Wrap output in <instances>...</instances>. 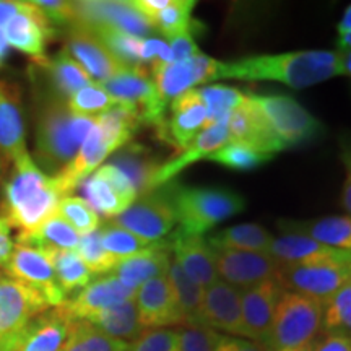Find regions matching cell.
Listing matches in <instances>:
<instances>
[{"instance_id": "cell-41", "label": "cell", "mask_w": 351, "mask_h": 351, "mask_svg": "<svg viewBox=\"0 0 351 351\" xmlns=\"http://www.w3.org/2000/svg\"><path fill=\"white\" fill-rule=\"evenodd\" d=\"M271 158L274 156L258 152L256 148L249 147V145L231 142L230 140L221 148H218L213 155H210L208 161H213V163L234 171H251L269 163Z\"/></svg>"}, {"instance_id": "cell-48", "label": "cell", "mask_w": 351, "mask_h": 351, "mask_svg": "<svg viewBox=\"0 0 351 351\" xmlns=\"http://www.w3.org/2000/svg\"><path fill=\"white\" fill-rule=\"evenodd\" d=\"M73 335L80 340L85 351H127L129 348L127 341L114 339L85 320H77L75 327H73Z\"/></svg>"}, {"instance_id": "cell-17", "label": "cell", "mask_w": 351, "mask_h": 351, "mask_svg": "<svg viewBox=\"0 0 351 351\" xmlns=\"http://www.w3.org/2000/svg\"><path fill=\"white\" fill-rule=\"evenodd\" d=\"M218 278L231 287L243 289L275 280L280 263L267 252L249 251H215Z\"/></svg>"}, {"instance_id": "cell-49", "label": "cell", "mask_w": 351, "mask_h": 351, "mask_svg": "<svg viewBox=\"0 0 351 351\" xmlns=\"http://www.w3.org/2000/svg\"><path fill=\"white\" fill-rule=\"evenodd\" d=\"M127 351H179L178 328H153L145 330L129 343Z\"/></svg>"}, {"instance_id": "cell-53", "label": "cell", "mask_w": 351, "mask_h": 351, "mask_svg": "<svg viewBox=\"0 0 351 351\" xmlns=\"http://www.w3.org/2000/svg\"><path fill=\"white\" fill-rule=\"evenodd\" d=\"M217 351H270L267 345L258 343L241 337H230L219 333V339L217 343Z\"/></svg>"}, {"instance_id": "cell-38", "label": "cell", "mask_w": 351, "mask_h": 351, "mask_svg": "<svg viewBox=\"0 0 351 351\" xmlns=\"http://www.w3.org/2000/svg\"><path fill=\"white\" fill-rule=\"evenodd\" d=\"M166 278H168L171 289H173L176 304L181 313L184 326H200V309L205 289L195 282H192L174 261L171 262Z\"/></svg>"}, {"instance_id": "cell-46", "label": "cell", "mask_w": 351, "mask_h": 351, "mask_svg": "<svg viewBox=\"0 0 351 351\" xmlns=\"http://www.w3.org/2000/svg\"><path fill=\"white\" fill-rule=\"evenodd\" d=\"M57 215L64 218L80 236L99 230V215L82 197H64L57 208Z\"/></svg>"}, {"instance_id": "cell-30", "label": "cell", "mask_w": 351, "mask_h": 351, "mask_svg": "<svg viewBox=\"0 0 351 351\" xmlns=\"http://www.w3.org/2000/svg\"><path fill=\"white\" fill-rule=\"evenodd\" d=\"M267 254L276 258L280 263H301L326 258H351V251L328 247L317 241L301 234L285 232L282 238L274 239Z\"/></svg>"}, {"instance_id": "cell-7", "label": "cell", "mask_w": 351, "mask_h": 351, "mask_svg": "<svg viewBox=\"0 0 351 351\" xmlns=\"http://www.w3.org/2000/svg\"><path fill=\"white\" fill-rule=\"evenodd\" d=\"M112 223L150 244L163 241L178 225L171 187L166 184L140 195L124 213L112 218Z\"/></svg>"}, {"instance_id": "cell-57", "label": "cell", "mask_w": 351, "mask_h": 351, "mask_svg": "<svg viewBox=\"0 0 351 351\" xmlns=\"http://www.w3.org/2000/svg\"><path fill=\"white\" fill-rule=\"evenodd\" d=\"M346 166H348V174H346L343 192H341V204L346 212L351 215V163H346Z\"/></svg>"}, {"instance_id": "cell-20", "label": "cell", "mask_w": 351, "mask_h": 351, "mask_svg": "<svg viewBox=\"0 0 351 351\" xmlns=\"http://www.w3.org/2000/svg\"><path fill=\"white\" fill-rule=\"evenodd\" d=\"M171 252L174 254L173 261L181 267L192 282L202 288L218 282L217 262H215V249L208 244L204 236L186 234L178 228L168 238Z\"/></svg>"}, {"instance_id": "cell-4", "label": "cell", "mask_w": 351, "mask_h": 351, "mask_svg": "<svg viewBox=\"0 0 351 351\" xmlns=\"http://www.w3.org/2000/svg\"><path fill=\"white\" fill-rule=\"evenodd\" d=\"M178 230L186 234L204 236L218 223L245 208L244 197L226 187H171Z\"/></svg>"}, {"instance_id": "cell-12", "label": "cell", "mask_w": 351, "mask_h": 351, "mask_svg": "<svg viewBox=\"0 0 351 351\" xmlns=\"http://www.w3.org/2000/svg\"><path fill=\"white\" fill-rule=\"evenodd\" d=\"M218 60L199 54L182 62H153L150 75L155 82L160 98L169 104L179 95L194 90L197 85H210L217 80Z\"/></svg>"}, {"instance_id": "cell-50", "label": "cell", "mask_w": 351, "mask_h": 351, "mask_svg": "<svg viewBox=\"0 0 351 351\" xmlns=\"http://www.w3.org/2000/svg\"><path fill=\"white\" fill-rule=\"evenodd\" d=\"M219 333L204 326L179 328V351H217Z\"/></svg>"}, {"instance_id": "cell-16", "label": "cell", "mask_w": 351, "mask_h": 351, "mask_svg": "<svg viewBox=\"0 0 351 351\" xmlns=\"http://www.w3.org/2000/svg\"><path fill=\"white\" fill-rule=\"evenodd\" d=\"M207 129V108L199 90H189L169 103V117L156 125L158 135L169 145L184 150L202 130Z\"/></svg>"}, {"instance_id": "cell-47", "label": "cell", "mask_w": 351, "mask_h": 351, "mask_svg": "<svg viewBox=\"0 0 351 351\" xmlns=\"http://www.w3.org/2000/svg\"><path fill=\"white\" fill-rule=\"evenodd\" d=\"M78 256L85 262L88 270L93 275H104L111 274L114 267L117 265V258H114L106 249L101 244L99 230H96L90 234L80 236V243L77 247Z\"/></svg>"}, {"instance_id": "cell-5", "label": "cell", "mask_w": 351, "mask_h": 351, "mask_svg": "<svg viewBox=\"0 0 351 351\" xmlns=\"http://www.w3.org/2000/svg\"><path fill=\"white\" fill-rule=\"evenodd\" d=\"M324 302L300 293L283 291L263 345L270 351L311 346L322 332Z\"/></svg>"}, {"instance_id": "cell-29", "label": "cell", "mask_w": 351, "mask_h": 351, "mask_svg": "<svg viewBox=\"0 0 351 351\" xmlns=\"http://www.w3.org/2000/svg\"><path fill=\"white\" fill-rule=\"evenodd\" d=\"M171 258L169 241L163 239L152 244L145 251L117 262L111 274L121 280L127 288L137 289L158 276L168 275Z\"/></svg>"}, {"instance_id": "cell-51", "label": "cell", "mask_w": 351, "mask_h": 351, "mask_svg": "<svg viewBox=\"0 0 351 351\" xmlns=\"http://www.w3.org/2000/svg\"><path fill=\"white\" fill-rule=\"evenodd\" d=\"M36 7L44 13L51 25H70L75 23L77 12L75 2H64V0H39Z\"/></svg>"}, {"instance_id": "cell-43", "label": "cell", "mask_w": 351, "mask_h": 351, "mask_svg": "<svg viewBox=\"0 0 351 351\" xmlns=\"http://www.w3.org/2000/svg\"><path fill=\"white\" fill-rule=\"evenodd\" d=\"M90 32H93L104 44V47L125 67L142 65L140 64V47H142L143 38L132 36V34L112 28H98L90 29Z\"/></svg>"}, {"instance_id": "cell-24", "label": "cell", "mask_w": 351, "mask_h": 351, "mask_svg": "<svg viewBox=\"0 0 351 351\" xmlns=\"http://www.w3.org/2000/svg\"><path fill=\"white\" fill-rule=\"evenodd\" d=\"M135 293L137 291L127 288L117 276L108 274L98 280H91L90 285L75 293L70 300H65L60 306L75 320H85L99 311L135 300Z\"/></svg>"}, {"instance_id": "cell-25", "label": "cell", "mask_w": 351, "mask_h": 351, "mask_svg": "<svg viewBox=\"0 0 351 351\" xmlns=\"http://www.w3.org/2000/svg\"><path fill=\"white\" fill-rule=\"evenodd\" d=\"M65 51L86 70L95 83H104L125 67L104 47L93 32L82 26H70Z\"/></svg>"}, {"instance_id": "cell-40", "label": "cell", "mask_w": 351, "mask_h": 351, "mask_svg": "<svg viewBox=\"0 0 351 351\" xmlns=\"http://www.w3.org/2000/svg\"><path fill=\"white\" fill-rule=\"evenodd\" d=\"M197 90L207 108V127L218 122H228L231 112L245 98V95L238 88L226 85H205Z\"/></svg>"}, {"instance_id": "cell-39", "label": "cell", "mask_w": 351, "mask_h": 351, "mask_svg": "<svg viewBox=\"0 0 351 351\" xmlns=\"http://www.w3.org/2000/svg\"><path fill=\"white\" fill-rule=\"evenodd\" d=\"M194 7V0H171L168 7L158 12L150 20L152 28L160 32L168 41L179 34L194 33L199 29V23L192 19Z\"/></svg>"}, {"instance_id": "cell-32", "label": "cell", "mask_w": 351, "mask_h": 351, "mask_svg": "<svg viewBox=\"0 0 351 351\" xmlns=\"http://www.w3.org/2000/svg\"><path fill=\"white\" fill-rule=\"evenodd\" d=\"M109 163L117 166L130 179L138 197L155 189V178L161 165L158 158L142 145H129L121 148Z\"/></svg>"}, {"instance_id": "cell-34", "label": "cell", "mask_w": 351, "mask_h": 351, "mask_svg": "<svg viewBox=\"0 0 351 351\" xmlns=\"http://www.w3.org/2000/svg\"><path fill=\"white\" fill-rule=\"evenodd\" d=\"M85 322L91 324V326L114 337V339L127 341V343H129V340L134 341L135 339H138L145 332L143 327L140 326L135 300L125 301L122 304L91 314L90 317L85 319Z\"/></svg>"}, {"instance_id": "cell-13", "label": "cell", "mask_w": 351, "mask_h": 351, "mask_svg": "<svg viewBox=\"0 0 351 351\" xmlns=\"http://www.w3.org/2000/svg\"><path fill=\"white\" fill-rule=\"evenodd\" d=\"M77 320L62 306L39 314L0 351H62Z\"/></svg>"}, {"instance_id": "cell-54", "label": "cell", "mask_w": 351, "mask_h": 351, "mask_svg": "<svg viewBox=\"0 0 351 351\" xmlns=\"http://www.w3.org/2000/svg\"><path fill=\"white\" fill-rule=\"evenodd\" d=\"M311 351H351V337L340 333H326L322 339L314 341Z\"/></svg>"}, {"instance_id": "cell-9", "label": "cell", "mask_w": 351, "mask_h": 351, "mask_svg": "<svg viewBox=\"0 0 351 351\" xmlns=\"http://www.w3.org/2000/svg\"><path fill=\"white\" fill-rule=\"evenodd\" d=\"M99 85L116 101L137 108L142 124L156 127L166 117L168 104L160 98L155 82L142 65L124 67L119 73Z\"/></svg>"}, {"instance_id": "cell-60", "label": "cell", "mask_w": 351, "mask_h": 351, "mask_svg": "<svg viewBox=\"0 0 351 351\" xmlns=\"http://www.w3.org/2000/svg\"><path fill=\"white\" fill-rule=\"evenodd\" d=\"M337 51L339 52L351 51V32L339 34V39H337Z\"/></svg>"}, {"instance_id": "cell-45", "label": "cell", "mask_w": 351, "mask_h": 351, "mask_svg": "<svg viewBox=\"0 0 351 351\" xmlns=\"http://www.w3.org/2000/svg\"><path fill=\"white\" fill-rule=\"evenodd\" d=\"M117 101L99 83H91L67 99V106L73 114L96 117L111 109Z\"/></svg>"}, {"instance_id": "cell-3", "label": "cell", "mask_w": 351, "mask_h": 351, "mask_svg": "<svg viewBox=\"0 0 351 351\" xmlns=\"http://www.w3.org/2000/svg\"><path fill=\"white\" fill-rule=\"evenodd\" d=\"M3 187V215L20 232H32L54 217L64 199L54 179L39 169L29 153L19 158Z\"/></svg>"}, {"instance_id": "cell-8", "label": "cell", "mask_w": 351, "mask_h": 351, "mask_svg": "<svg viewBox=\"0 0 351 351\" xmlns=\"http://www.w3.org/2000/svg\"><path fill=\"white\" fill-rule=\"evenodd\" d=\"M267 122L285 147L314 140L322 132L320 121L287 95L254 96Z\"/></svg>"}, {"instance_id": "cell-56", "label": "cell", "mask_w": 351, "mask_h": 351, "mask_svg": "<svg viewBox=\"0 0 351 351\" xmlns=\"http://www.w3.org/2000/svg\"><path fill=\"white\" fill-rule=\"evenodd\" d=\"M28 7V2H16V0H0V28H3L5 23L20 12H23Z\"/></svg>"}, {"instance_id": "cell-2", "label": "cell", "mask_w": 351, "mask_h": 351, "mask_svg": "<svg viewBox=\"0 0 351 351\" xmlns=\"http://www.w3.org/2000/svg\"><path fill=\"white\" fill-rule=\"evenodd\" d=\"M93 127L95 117L73 114L67 106V99L54 91L43 93L36 109L34 163H39V169L51 178L56 176L73 160Z\"/></svg>"}, {"instance_id": "cell-64", "label": "cell", "mask_w": 351, "mask_h": 351, "mask_svg": "<svg viewBox=\"0 0 351 351\" xmlns=\"http://www.w3.org/2000/svg\"><path fill=\"white\" fill-rule=\"evenodd\" d=\"M0 280H2V271H0Z\"/></svg>"}, {"instance_id": "cell-18", "label": "cell", "mask_w": 351, "mask_h": 351, "mask_svg": "<svg viewBox=\"0 0 351 351\" xmlns=\"http://www.w3.org/2000/svg\"><path fill=\"white\" fill-rule=\"evenodd\" d=\"M228 132H230L231 142L245 143L267 155L274 156L276 153L287 150V147L271 130L257 101L251 95H245L243 103L231 112L228 119Z\"/></svg>"}, {"instance_id": "cell-44", "label": "cell", "mask_w": 351, "mask_h": 351, "mask_svg": "<svg viewBox=\"0 0 351 351\" xmlns=\"http://www.w3.org/2000/svg\"><path fill=\"white\" fill-rule=\"evenodd\" d=\"M99 236L103 247L117 261H124L127 257L135 256V254L142 252L152 245L147 241L125 231L124 228L116 226L114 223H108V225L99 228Z\"/></svg>"}, {"instance_id": "cell-11", "label": "cell", "mask_w": 351, "mask_h": 351, "mask_svg": "<svg viewBox=\"0 0 351 351\" xmlns=\"http://www.w3.org/2000/svg\"><path fill=\"white\" fill-rule=\"evenodd\" d=\"M3 271L8 278L38 291L51 307L64 304L67 300L57 283L49 257L41 249L16 244Z\"/></svg>"}, {"instance_id": "cell-59", "label": "cell", "mask_w": 351, "mask_h": 351, "mask_svg": "<svg viewBox=\"0 0 351 351\" xmlns=\"http://www.w3.org/2000/svg\"><path fill=\"white\" fill-rule=\"evenodd\" d=\"M339 52V51H337ZM340 56V65H341V73L343 75L351 77V51L339 52Z\"/></svg>"}, {"instance_id": "cell-42", "label": "cell", "mask_w": 351, "mask_h": 351, "mask_svg": "<svg viewBox=\"0 0 351 351\" xmlns=\"http://www.w3.org/2000/svg\"><path fill=\"white\" fill-rule=\"evenodd\" d=\"M322 332L351 337V280L324 302Z\"/></svg>"}, {"instance_id": "cell-62", "label": "cell", "mask_w": 351, "mask_h": 351, "mask_svg": "<svg viewBox=\"0 0 351 351\" xmlns=\"http://www.w3.org/2000/svg\"><path fill=\"white\" fill-rule=\"evenodd\" d=\"M313 345H311V346H302V348H296V350H288V351H311V350H313Z\"/></svg>"}, {"instance_id": "cell-61", "label": "cell", "mask_w": 351, "mask_h": 351, "mask_svg": "<svg viewBox=\"0 0 351 351\" xmlns=\"http://www.w3.org/2000/svg\"><path fill=\"white\" fill-rule=\"evenodd\" d=\"M3 168H5V161L0 158V181H2V174H3Z\"/></svg>"}, {"instance_id": "cell-22", "label": "cell", "mask_w": 351, "mask_h": 351, "mask_svg": "<svg viewBox=\"0 0 351 351\" xmlns=\"http://www.w3.org/2000/svg\"><path fill=\"white\" fill-rule=\"evenodd\" d=\"M117 150L114 145L106 138V135L101 132V129L96 125L90 130L86 138L83 140L80 150L73 156V160L65 166L62 171H59L56 176H52L57 189L60 191L62 197L70 195V192L75 191L80 187V184L90 178L96 169L99 168L101 163H104L108 156Z\"/></svg>"}, {"instance_id": "cell-15", "label": "cell", "mask_w": 351, "mask_h": 351, "mask_svg": "<svg viewBox=\"0 0 351 351\" xmlns=\"http://www.w3.org/2000/svg\"><path fill=\"white\" fill-rule=\"evenodd\" d=\"M49 307L34 289L12 278L0 280V350Z\"/></svg>"}, {"instance_id": "cell-55", "label": "cell", "mask_w": 351, "mask_h": 351, "mask_svg": "<svg viewBox=\"0 0 351 351\" xmlns=\"http://www.w3.org/2000/svg\"><path fill=\"white\" fill-rule=\"evenodd\" d=\"M15 244L12 239V226L5 217H0V265H5Z\"/></svg>"}, {"instance_id": "cell-58", "label": "cell", "mask_w": 351, "mask_h": 351, "mask_svg": "<svg viewBox=\"0 0 351 351\" xmlns=\"http://www.w3.org/2000/svg\"><path fill=\"white\" fill-rule=\"evenodd\" d=\"M337 32H339V34L351 32V3L348 7H346L343 16H341L339 25H337Z\"/></svg>"}, {"instance_id": "cell-35", "label": "cell", "mask_w": 351, "mask_h": 351, "mask_svg": "<svg viewBox=\"0 0 351 351\" xmlns=\"http://www.w3.org/2000/svg\"><path fill=\"white\" fill-rule=\"evenodd\" d=\"M274 239V236L265 228L254 223H244L213 232L207 241L215 251L267 252Z\"/></svg>"}, {"instance_id": "cell-21", "label": "cell", "mask_w": 351, "mask_h": 351, "mask_svg": "<svg viewBox=\"0 0 351 351\" xmlns=\"http://www.w3.org/2000/svg\"><path fill=\"white\" fill-rule=\"evenodd\" d=\"M282 293L283 288L276 283V280H267L241 291L243 339L258 343L267 340Z\"/></svg>"}, {"instance_id": "cell-27", "label": "cell", "mask_w": 351, "mask_h": 351, "mask_svg": "<svg viewBox=\"0 0 351 351\" xmlns=\"http://www.w3.org/2000/svg\"><path fill=\"white\" fill-rule=\"evenodd\" d=\"M2 29L8 46L36 60L43 59L52 38V25L34 2H28V7L8 20Z\"/></svg>"}, {"instance_id": "cell-23", "label": "cell", "mask_w": 351, "mask_h": 351, "mask_svg": "<svg viewBox=\"0 0 351 351\" xmlns=\"http://www.w3.org/2000/svg\"><path fill=\"white\" fill-rule=\"evenodd\" d=\"M135 306L143 330L184 324L166 276H158L142 285L135 293Z\"/></svg>"}, {"instance_id": "cell-1", "label": "cell", "mask_w": 351, "mask_h": 351, "mask_svg": "<svg viewBox=\"0 0 351 351\" xmlns=\"http://www.w3.org/2000/svg\"><path fill=\"white\" fill-rule=\"evenodd\" d=\"M341 73L337 51H293L218 62L217 80L278 82L289 88L317 85Z\"/></svg>"}, {"instance_id": "cell-52", "label": "cell", "mask_w": 351, "mask_h": 351, "mask_svg": "<svg viewBox=\"0 0 351 351\" xmlns=\"http://www.w3.org/2000/svg\"><path fill=\"white\" fill-rule=\"evenodd\" d=\"M169 47L171 54H173V62H182V60L202 54L192 33H184L169 39Z\"/></svg>"}, {"instance_id": "cell-63", "label": "cell", "mask_w": 351, "mask_h": 351, "mask_svg": "<svg viewBox=\"0 0 351 351\" xmlns=\"http://www.w3.org/2000/svg\"><path fill=\"white\" fill-rule=\"evenodd\" d=\"M346 163H351V155H350L348 158H346Z\"/></svg>"}, {"instance_id": "cell-14", "label": "cell", "mask_w": 351, "mask_h": 351, "mask_svg": "<svg viewBox=\"0 0 351 351\" xmlns=\"http://www.w3.org/2000/svg\"><path fill=\"white\" fill-rule=\"evenodd\" d=\"M77 19L72 26L86 29L112 28L137 38H150L155 29L132 5V2H114V0H93V2H75Z\"/></svg>"}, {"instance_id": "cell-6", "label": "cell", "mask_w": 351, "mask_h": 351, "mask_svg": "<svg viewBox=\"0 0 351 351\" xmlns=\"http://www.w3.org/2000/svg\"><path fill=\"white\" fill-rule=\"evenodd\" d=\"M275 280L283 291L326 302L351 280V258L282 263Z\"/></svg>"}, {"instance_id": "cell-31", "label": "cell", "mask_w": 351, "mask_h": 351, "mask_svg": "<svg viewBox=\"0 0 351 351\" xmlns=\"http://www.w3.org/2000/svg\"><path fill=\"white\" fill-rule=\"evenodd\" d=\"M283 232L301 234L328 247L351 251V217H326L309 221H280Z\"/></svg>"}, {"instance_id": "cell-36", "label": "cell", "mask_w": 351, "mask_h": 351, "mask_svg": "<svg viewBox=\"0 0 351 351\" xmlns=\"http://www.w3.org/2000/svg\"><path fill=\"white\" fill-rule=\"evenodd\" d=\"M78 243H80V234L57 213L46 223H43L38 230L32 232H20L19 238H16V244L29 245V247L36 249L51 247L77 251Z\"/></svg>"}, {"instance_id": "cell-19", "label": "cell", "mask_w": 351, "mask_h": 351, "mask_svg": "<svg viewBox=\"0 0 351 351\" xmlns=\"http://www.w3.org/2000/svg\"><path fill=\"white\" fill-rule=\"evenodd\" d=\"M200 326L243 339V309L241 289L218 280L204 291L200 309Z\"/></svg>"}, {"instance_id": "cell-10", "label": "cell", "mask_w": 351, "mask_h": 351, "mask_svg": "<svg viewBox=\"0 0 351 351\" xmlns=\"http://www.w3.org/2000/svg\"><path fill=\"white\" fill-rule=\"evenodd\" d=\"M80 191L98 215L116 218L138 199L130 179L111 163L101 165L90 178L80 184Z\"/></svg>"}, {"instance_id": "cell-26", "label": "cell", "mask_w": 351, "mask_h": 351, "mask_svg": "<svg viewBox=\"0 0 351 351\" xmlns=\"http://www.w3.org/2000/svg\"><path fill=\"white\" fill-rule=\"evenodd\" d=\"M26 153L21 91L15 83L0 80V158L16 161Z\"/></svg>"}, {"instance_id": "cell-33", "label": "cell", "mask_w": 351, "mask_h": 351, "mask_svg": "<svg viewBox=\"0 0 351 351\" xmlns=\"http://www.w3.org/2000/svg\"><path fill=\"white\" fill-rule=\"evenodd\" d=\"M38 64L41 65L43 72H46V75L49 77L52 91L64 99H69L78 90L95 83L86 70L65 49L57 52L49 59L43 57L38 60Z\"/></svg>"}, {"instance_id": "cell-37", "label": "cell", "mask_w": 351, "mask_h": 351, "mask_svg": "<svg viewBox=\"0 0 351 351\" xmlns=\"http://www.w3.org/2000/svg\"><path fill=\"white\" fill-rule=\"evenodd\" d=\"M47 254L54 269L57 283L67 298L75 295L91 283L93 274L88 270L85 262L78 256L77 251H64V249H41Z\"/></svg>"}, {"instance_id": "cell-28", "label": "cell", "mask_w": 351, "mask_h": 351, "mask_svg": "<svg viewBox=\"0 0 351 351\" xmlns=\"http://www.w3.org/2000/svg\"><path fill=\"white\" fill-rule=\"evenodd\" d=\"M230 142V132H228V122H218V124L208 125L207 129L200 132L197 137L187 145L181 152H178L168 161L161 163L155 178V189L163 187L169 184L179 173L189 168L191 165L200 160H208L218 148ZM153 189V191H155Z\"/></svg>"}]
</instances>
